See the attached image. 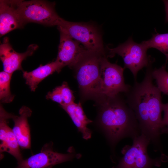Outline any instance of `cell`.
<instances>
[{"instance_id": "6da1fadb", "label": "cell", "mask_w": 168, "mask_h": 168, "mask_svg": "<svg viewBox=\"0 0 168 168\" xmlns=\"http://www.w3.org/2000/svg\"><path fill=\"white\" fill-rule=\"evenodd\" d=\"M152 63L147 67L143 80L134 81L125 93L127 103L134 113L141 134L158 144L163 128L161 91L153 83Z\"/></svg>"}, {"instance_id": "7a4b0ae2", "label": "cell", "mask_w": 168, "mask_h": 168, "mask_svg": "<svg viewBox=\"0 0 168 168\" xmlns=\"http://www.w3.org/2000/svg\"><path fill=\"white\" fill-rule=\"evenodd\" d=\"M98 124L113 147L124 138L140 135L134 112L119 94L102 97Z\"/></svg>"}, {"instance_id": "3957f363", "label": "cell", "mask_w": 168, "mask_h": 168, "mask_svg": "<svg viewBox=\"0 0 168 168\" xmlns=\"http://www.w3.org/2000/svg\"><path fill=\"white\" fill-rule=\"evenodd\" d=\"M104 55L88 50L73 68L79 87L86 96L100 97V62Z\"/></svg>"}, {"instance_id": "277c9868", "label": "cell", "mask_w": 168, "mask_h": 168, "mask_svg": "<svg viewBox=\"0 0 168 168\" xmlns=\"http://www.w3.org/2000/svg\"><path fill=\"white\" fill-rule=\"evenodd\" d=\"M88 50L105 54L101 34L98 29L89 23L72 22L63 19L57 26Z\"/></svg>"}, {"instance_id": "5b68a950", "label": "cell", "mask_w": 168, "mask_h": 168, "mask_svg": "<svg viewBox=\"0 0 168 168\" xmlns=\"http://www.w3.org/2000/svg\"><path fill=\"white\" fill-rule=\"evenodd\" d=\"M19 12L25 24L34 22L58 26L63 18L55 9V3L42 0H17Z\"/></svg>"}, {"instance_id": "8992f818", "label": "cell", "mask_w": 168, "mask_h": 168, "mask_svg": "<svg viewBox=\"0 0 168 168\" xmlns=\"http://www.w3.org/2000/svg\"><path fill=\"white\" fill-rule=\"evenodd\" d=\"M107 57L110 58L116 54L121 56L124 61V69L128 68L132 73L135 81H137L138 72L152 62L147 55V49L141 43L135 42L131 37L126 42L114 48H107Z\"/></svg>"}, {"instance_id": "52a82bcc", "label": "cell", "mask_w": 168, "mask_h": 168, "mask_svg": "<svg viewBox=\"0 0 168 168\" xmlns=\"http://www.w3.org/2000/svg\"><path fill=\"white\" fill-rule=\"evenodd\" d=\"M105 55L100 62V97L113 96L127 92L131 86L125 83L124 69L109 62Z\"/></svg>"}, {"instance_id": "ba28073f", "label": "cell", "mask_w": 168, "mask_h": 168, "mask_svg": "<svg viewBox=\"0 0 168 168\" xmlns=\"http://www.w3.org/2000/svg\"><path fill=\"white\" fill-rule=\"evenodd\" d=\"M133 144L127 149L115 168H152L158 166L157 159L149 156L147 147L150 140L141 134L133 139Z\"/></svg>"}, {"instance_id": "9c48e42d", "label": "cell", "mask_w": 168, "mask_h": 168, "mask_svg": "<svg viewBox=\"0 0 168 168\" xmlns=\"http://www.w3.org/2000/svg\"><path fill=\"white\" fill-rule=\"evenodd\" d=\"M52 142L45 144L40 152L18 162L16 168H51L76 157L74 152L61 153L54 151Z\"/></svg>"}, {"instance_id": "30bf717a", "label": "cell", "mask_w": 168, "mask_h": 168, "mask_svg": "<svg viewBox=\"0 0 168 168\" xmlns=\"http://www.w3.org/2000/svg\"><path fill=\"white\" fill-rule=\"evenodd\" d=\"M60 33L58 52L55 60L63 67L68 66L73 68L87 51L82 44L63 32Z\"/></svg>"}, {"instance_id": "8fae6325", "label": "cell", "mask_w": 168, "mask_h": 168, "mask_svg": "<svg viewBox=\"0 0 168 168\" xmlns=\"http://www.w3.org/2000/svg\"><path fill=\"white\" fill-rule=\"evenodd\" d=\"M38 47L36 44H31L25 52L18 53L12 48L8 38L5 37L0 45V58L3 64V71L12 74L16 71L22 70V61L32 55Z\"/></svg>"}, {"instance_id": "7c38bea8", "label": "cell", "mask_w": 168, "mask_h": 168, "mask_svg": "<svg viewBox=\"0 0 168 168\" xmlns=\"http://www.w3.org/2000/svg\"><path fill=\"white\" fill-rule=\"evenodd\" d=\"M13 114L8 113L2 105L0 106V151L6 152L13 156L18 162L23 160L16 138L8 124V120Z\"/></svg>"}, {"instance_id": "4fadbf2b", "label": "cell", "mask_w": 168, "mask_h": 168, "mask_svg": "<svg viewBox=\"0 0 168 168\" xmlns=\"http://www.w3.org/2000/svg\"><path fill=\"white\" fill-rule=\"evenodd\" d=\"M18 11L17 0L0 1V35L2 36L25 25Z\"/></svg>"}, {"instance_id": "5bb4252c", "label": "cell", "mask_w": 168, "mask_h": 168, "mask_svg": "<svg viewBox=\"0 0 168 168\" xmlns=\"http://www.w3.org/2000/svg\"><path fill=\"white\" fill-rule=\"evenodd\" d=\"M19 113V116L12 115V119L14 125L12 129L20 147L29 149L31 147V138L28 119L31 116L32 111L28 107L23 106Z\"/></svg>"}, {"instance_id": "9a60e30c", "label": "cell", "mask_w": 168, "mask_h": 168, "mask_svg": "<svg viewBox=\"0 0 168 168\" xmlns=\"http://www.w3.org/2000/svg\"><path fill=\"white\" fill-rule=\"evenodd\" d=\"M63 68L55 60L45 65H41L31 71H23V76L31 91H35L39 84L43 80L55 72H59Z\"/></svg>"}, {"instance_id": "2e32d148", "label": "cell", "mask_w": 168, "mask_h": 168, "mask_svg": "<svg viewBox=\"0 0 168 168\" xmlns=\"http://www.w3.org/2000/svg\"><path fill=\"white\" fill-rule=\"evenodd\" d=\"M61 106L69 115L78 131L82 133L83 138L86 140L90 138L92 132L87 126L92 121L87 117L81 103L73 102Z\"/></svg>"}, {"instance_id": "e0dca14e", "label": "cell", "mask_w": 168, "mask_h": 168, "mask_svg": "<svg viewBox=\"0 0 168 168\" xmlns=\"http://www.w3.org/2000/svg\"><path fill=\"white\" fill-rule=\"evenodd\" d=\"M141 43L147 49L154 48L159 50L166 56V63L168 61V33L154 34L150 39Z\"/></svg>"}, {"instance_id": "ac0fdd59", "label": "cell", "mask_w": 168, "mask_h": 168, "mask_svg": "<svg viewBox=\"0 0 168 168\" xmlns=\"http://www.w3.org/2000/svg\"><path fill=\"white\" fill-rule=\"evenodd\" d=\"M12 74L4 71L0 72V100L2 103H9L13 100L14 96L10 90Z\"/></svg>"}, {"instance_id": "d6986e66", "label": "cell", "mask_w": 168, "mask_h": 168, "mask_svg": "<svg viewBox=\"0 0 168 168\" xmlns=\"http://www.w3.org/2000/svg\"><path fill=\"white\" fill-rule=\"evenodd\" d=\"M166 67L165 65L159 68L152 69V74L161 92L168 96V72Z\"/></svg>"}, {"instance_id": "ffe728a7", "label": "cell", "mask_w": 168, "mask_h": 168, "mask_svg": "<svg viewBox=\"0 0 168 168\" xmlns=\"http://www.w3.org/2000/svg\"><path fill=\"white\" fill-rule=\"evenodd\" d=\"M58 86L63 102V105H68L74 102L75 97L73 92L67 82H63L61 86Z\"/></svg>"}, {"instance_id": "44dd1931", "label": "cell", "mask_w": 168, "mask_h": 168, "mask_svg": "<svg viewBox=\"0 0 168 168\" xmlns=\"http://www.w3.org/2000/svg\"><path fill=\"white\" fill-rule=\"evenodd\" d=\"M46 98L58 103L60 106L63 105V99L58 86L54 88L52 91L48 92L46 96Z\"/></svg>"}, {"instance_id": "7402d4cb", "label": "cell", "mask_w": 168, "mask_h": 168, "mask_svg": "<svg viewBox=\"0 0 168 168\" xmlns=\"http://www.w3.org/2000/svg\"><path fill=\"white\" fill-rule=\"evenodd\" d=\"M162 110L164 112V117L162 120L163 128H168V103L163 104Z\"/></svg>"}, {"instance_id": "603a6c76", "label": "cell", "mask_w": 168, "mask_h": 168, "mask_svg": "<svg viewBox=\"0 0 168 168\" xmlns=\"http://www.w3.org/2000/svg\"><path fill=\"white\" fill-rule=\"evenodd\" d=\"M165 6V10L166 12V21L168 22V0H163Z\"/></svg>"}]
</instances>
